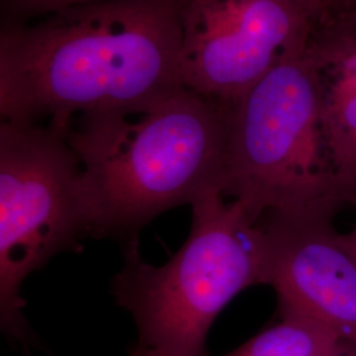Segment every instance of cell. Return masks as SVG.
<instances>
[{
  "mask_svg": "<svg viewBox=\"0 0 356 356\" xmlns=\"http://www.w3.org/2000/svg\"><path fill=\"white\" fill-rule=\"evenodd\" d=\"M178 0H97L0 35V116L64 134L76 115L143 108L182 88Z\"/></svg>",
  "mask_w": 356,
  "mask_h": 356,
  "instance_id": "6da1fadb",
  "label": "cell"
},
{
  "mask_svg": "<svg viewBox=\"0 0 356 356\" xmlns=\"http://www.w3.org/2000/svg\"><path fill=\"white\" fill-rule=\"evenodd\" d=\"M304 60L318 97L331 163L346 204L356 202V15L323 13Z\"/></svg>",
  "mask_w": 356,
  "mask_h": 356,
  "instance_id": "ba28073f",
  "label": "cell"
},
{
  "mask_svg": "<svg viewBox=\"0 0 356 356\" xmlns=\"http://www.w3.org/2000/svg\"><path fill=\"white\" fill-rule=\"evenodd\" d=\"M191 234L163 266L147 263L139 241L123 245L111 292L132 316L138 343L152 356H204L216 317L247 288L267 285V244L259 220L214 193L191 204Z\"/></svg>",
  "mask_w": 356,
  "mask_h": 356,
  "instance_id": "3957f363",
  "label": "cell"
},
{
  "mask_svg": "<svg viewBox=\"0 0 356 356\" xmlns=\"http://www.w3.org/2000/svg\"><path fill=\"white\" fill-rule=\"evenodd\" d=\"M89 236L82 166L64 135L47 124L0 123V326L24 356L35 334L22 286L53 256Z\"/></svg>",
  "mask_w": 356,
  "mask_h": 356,
  "instance_id": "5b68a950",
  "label": "cell"
},
{
  "mask_svg": "<svg viewBox=\"0 0 356 356\" xmlns=\"http://www.w3.org/2000/svg\"><path fill=\"white\" fill-rule=\"evenodd\" d=\"M231 115L182 86L138 110L74 116L63 135L82 166L89 236L126 245L168 210L223 195Z\"/></svg>",
  "mask_w": 356,
  "mask_h": 356,
  "instance_id": "7a4b0ae2",
  "label": "cell"
},
{
  "mask_svg": "<svg viewBox=\"0 0 356 356\" xmlns=\"http://www.w3.org/2000/svg\"><path fill=\"white\" fill-rule=\"evenodd\" d=\"M267 285L280 317L314 321L356 341V260L343 247L334 219L266 214Z\"/></svg>",
  "mask_w": 356,
  "mask_h": 356,
  "instance_id": "52a82bcc",
  "label": "cell"
},
{
  "mask_svg": "<svg viewBox=\"0 0 356 356\" xmlns=\"http://www.w3.org/2000/svg\"><path fill=\"white\" fill-rule=\"evenodd\" d=\"M323 13L356 15V0H321Z\"/></svg>",
  "mask_w": 356,
  "mask_h": 356,
  "instance_id": "8fae6325",
  "label": "cell"
},
{
  "mask_svg": "<svg viewBox=\"0 0 356 356\" xmlns=\"http://www.w3.org/2000/svg\"><path fill=\"white\" fill-rule=\"evenodd\" d=\"M131 356H152V355H147V354H139V353H135V351H131Z\"/></svg>",
  "mask_w": 356,
  "mask_h": 356,
  "instance_id": "5bb4252c",
  "label": "cell"
},
{
  "mask_svg": "<svg viewBox=\"0 0 356 356\" xmlns=\"http://www.w3.org/2000/svg\"><path fill=\"white\" fill-rule=\"evenodd\" d=\"M302 54L270 70L232 106L223 195L254 220L266 214L334 219L346 204Z\"/></svg>",
  "mask_w": 356,
  "mask_h": 356,
  "instance_id": "277c9868",
  "label": "cell"
},
{
  "mask_svg": "<svg viewBox=\"0 0 356 356\" xmlns=\"http://www.w3.org/2000/svg\"><path fill=\"white\" fill-rule=\"evenodd\" d=\"M354 206L356 207V202L354 204ZM339 239H341V243L343 244L344 248L356 260V222L354 227L350 229L348 232H346V234L339 232Z\"/></svg>",
  "mask_w": 356,
  "mask_h": 356,
  "instance_id": "4fadbf2b",
  "label": "cell"
},
{
  "mask_svg": "<svg viewBox=\"0 0 356 356\" xmlns=\"http://www.w3.org/2000/svg\"><path fill=\"white\" fill-rule=\"evenodd\" d=\"M339 339L321 323L289 316L226 356H325Z\"/></svg>",
  "mask_w": 356,
  "mask_h": 356,
  "instance_id": "9c48e42d",
  "label": "cell"
},
{
  "mask_svg": "<svg viewBox=\"0 0 356 356\" xmlns=\"http://www.w3.org/2000/svg\"><path fill=\"white\" fill-rule=\"evenodd\" d=\"M97 0H3L7 10L20 16H47Z\"/></svg>",
  "mask_w": 356,
  "mask_h": 356,
  "instance_id": "30bf717a",
  "label": "cell"
},
{
  "mask_svg": "<svg viewBox=\"0 0 356 356\" xmlns=\"http://www.w3.org/2000/svg\"><path fill=\"white\" fill-rule=\"evenodd\" d=\"M184 88L234 106L305 51L321 0H178Z\"/></svg>",
  "mask_w": 356,
  "mask_h": 356,
  "instance_id": "8992f818",
  "label": "cell"
},
{
  "mask_svg": "<svg viewBox=\"0 0 356 356\" xmlns=\"http://www.w3.org/2000/svg\"><path fill=\"white\" fill-rule=\"evenodd\" d=\"M325 356H356V341L341 338Z\"/></svg>",
  "mask_w": 356,
  "mask_h": 356,
  "instance_id": "7c38bea8",
  "label": "cell"
}]
</instances>
